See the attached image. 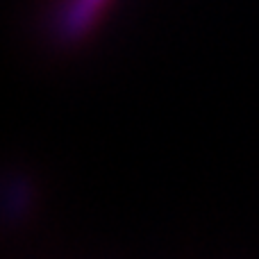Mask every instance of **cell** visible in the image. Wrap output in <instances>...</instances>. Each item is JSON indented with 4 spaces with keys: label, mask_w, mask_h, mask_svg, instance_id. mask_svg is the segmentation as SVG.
Instances as JSON below:
<instances>
[{
    "label": "cell",
    "mask_w": 259,
    "mask_h": 259,
    "mask_svg": "<svg viewBox=\"0 0 259 259\" xmlns=\"http://www.w3.org/2000/svg\"><path fill=\"white\" fill-rule=\"evenodd\" d=\"M107 0H66L57 16V34L64 41H75L84 36L105 9Z\"/></svg>",
    "instance_id": "obj_1"
}]
</instances>
